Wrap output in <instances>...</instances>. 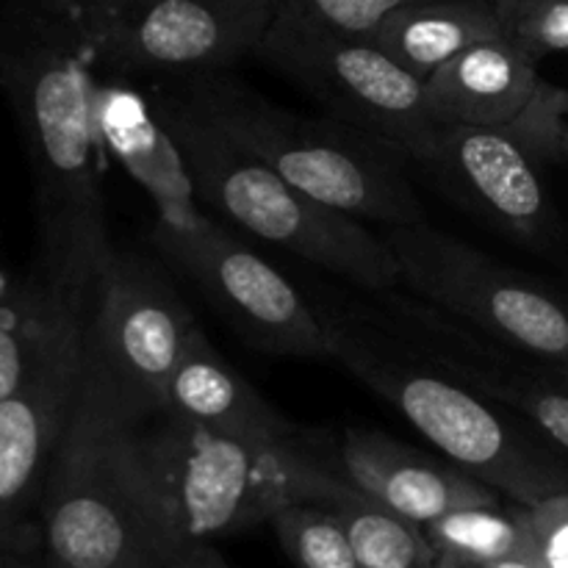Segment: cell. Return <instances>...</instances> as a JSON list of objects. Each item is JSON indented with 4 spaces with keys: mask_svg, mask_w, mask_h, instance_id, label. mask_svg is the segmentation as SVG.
<instances>
[{
    "mask_svg": "<svg viewBox=\"0 0 568 568\" xmlns=\"http://www.w3.org/2000/svg\"><path fill=\"white\" fill-rule=\"evenodd\" d=\"M92 70L72 28L0 20V92L31 172L39 277L83 300L116 258Z\"/></svg>",
    "mask_w": 568,
    "mask_h": 568,
    "instance_id": "obj_1",
    "label": "cell"
},
{
    "mask_svg": "<svg viewBox=\"0 0 568 568\" xmlns=\"http://www.w3.org/2000/svg\"><path fill=\"white\" fill-rule=\"evenodd\" d=\"M233 144L311 197L383 227L425 222L405 175L408 155L336 116L283 109L227 70L164 78Z\"/></svg>",
    "mask_w": 568,
    "mask_h": 568,
    "instance_id": "obj_2",
    "label": "cell"
},
{
    "mask_svg": "<svg viewBox=\"0 0 568 568\" xmlns=\"http://www.w3.org/2000/svg\"><path fill=\"white\" fill-rule=\"evenodd\" d=\"M150 100L181 148L197 200L261 242L277 244L308 264L353 283L361 292L403 286L383 233L292 186L255 155L216 131L164 78Z\"/></svg>",
    "mask_w": 568,
    "mask_h": 568,
    "instance_id": "obj_3",
    "label": "cell"
},
{
    "mask_svg": "<svg viewBox=\"0 0 568 568\" xmlns=\"http://www.w3.org/2000/svg\"><path fill=\"white\" fill-rule=\"evenodd\" d=\"M320 311V308H316ZM327 358L405 416L438 453L525 508L568 494V455L525 416L322 314Z\"/></svg>",
    "mask_w": 568,
    "mask_h": 568,
    "instance_id": "obj_4",
    "label": "cell"
},
{
    "mask_svg": "<svg viewBox=\"0 0 568 568\" xmlns=\"http://www.w3.org/2000/svg\"><path fill=\"white\" fill-rule=\"evenodd\" d=\"M142 469L186 547L270 525L292 503H308L327 460L314 442H255L161 416L133 430Z\"/></svg>",
    "mask_w": 568,
    "mask_h": 568,
    "instance_id": "obj_5",
    "label": "cell"
},
{
    "mask_svg": "<svg viewBox=\"0 0 568 568\" xmlns=\"http://www.w3.org/2000/svg\"><path fill=\"white\" fill-rule=\"evenodd\" d=\"M39 552L61 568H178V538L133 433L67 422L37 514Z\"/></svg>",
    "mask_w": 568,
    "mask_h": 568,
    "instance_id": "obj_6",
    "label": "cell"
},
{
    "mask_svg": "<svg viewBox=\"0 0 568 568\" xmlns=\"http://www.w3.org/2000/svg\"><path fill=\"white\" fill-rule=\"evenodd\" d=\"M194 327L186 300L159 264L116 253L89 300L70 422L133 433L161 419L166 386Z\"/></svg>",
    "mask_w": 568,
    "mask_h": 568,
    "instance_id": "obj_7",
    "label": "cell"
},
{
    "mask_svg": "<svg viewBox=\"0 0 568 568\" xmlns=\"http://www.w3.org/2000/svg\"><path fill=\"white\" fill-rule=\"evenodd\" d=\"M399 283L486 336L568 369V294L433 225L383 227Z\"/></svg>",
    "mask_w": 568,
    "mask_h": 568,
    "instance_id": "obj_8",
    "label": "cell"
},
{
    "mask_svg": "<svg viewBox=\"0 0 568 568\" xmlns=\"http://www.w3.org/2000/svg\"><path fill=\"white\" fill-rule=\"evenodd\" d=\"M255 59L297 83L327 116L381 136L414 164L430 155L438 125L427 111L425 81L383 53L372 37L275 14Z\"/></svg>",
    "mask_w": 568,
    "mask_h": 568,
    "instance_id": "obj_9",
    "label": "cell"
},
{
    "mask_svg": "<svg viewBox=\"0 0 568 568\" xmlns=\"http://www.w3.org/2000/svg\"><path fill=\"white\" fill-rule=\"evenodd\" d=\"M277 0H92L78 42L111 75H192L255 55Z\"/></svg>",
    "mask_w": 568,
    "mask_h": 568,
    "instance_id": "obj_10",
    "label": "cell"
},
{
    "mask_svg": "<svg viewBox=\"0 0 568 568\" xmlns=\"http://www.w3.org/2000/svg\"><path fill=\"white\" fill-rule=\"evenodd\" d=\"M150 244L255 349L288 358H327V327L316 305L216 220L205 214L189 225L155 220Z\"/></svg>",
    "mask_w": 568,
    "mask_h": 568,
    "instance_id": "obj_11",
    "label": "cell"
},
{
    "mask_svg": "<svg viewBox=\"0 0 568 568\" xmlns=\"http://www.w3.org/2000/svg\"><path fill=\"white\" fill-rule=\"evenodd\" d=\"M87 314L89 300L67 303L26 381L0 399V564L39 547V503L75 403Z\"/></svg>",
    "mask_w": 568,
    "mask_h": 568,
    "instance_id": "obj_12",
    "label": "cell"
},
{
    "mask_svg": "<svg viewBox=\"0 0 568 568\" xmlns=\"http://www.w3.org/2000/svg\"><path fill=\"white\" fill-rule=\"evenodd\" d=\"M536 155L510 128H438L422 170L453 203L521 247L547 250L558 214L538 175Z\"/></svg>",
    "mask_w": 568,
    "mask_h": 568,
    "instance_id": "obj_13",
    "label": "cell"
},
{
    "mask_svg": "<svg viewBox=\"0 0 568 568\" xmlns=\"http://www.w3.org/2000/svg\"><path fill=\"white\" fill-rule=\"evenodd\" d=\"M338 469L361 491L419 527L453 510L505 503L503 494L453 460L419 453L381 430L344 433Z\"/></svg>",
    "mask_w": 568,
    "mask_h": 568,
    "instance_id": "obj_14",
    "label": "cell"
},
{
    "mask_svg": "<svg viewBox=\"0 0 568 568\" xmlns=\"http://www.w3.org/2000/svg\"><path fill=\"white\" fill-rule=\"evenodd\" d=\"M94 100L105 153L148 194L155 220L172 225L197 220L203 211L192 175L153 100L116 75L111 81H98Z\"/></svg>",
    "mask_w": 568,
    "mask_h": 568,
    "instance_id": "obj_15",
    "label": "cell"
},
{
    "mask_svg": "<svg viewBox=\"0 0 568 568\" xmlns=\"http://www.w3.org/2000/svg\"><path fill=\"white\" fill-rule=\"evenodd\" d=\"M538 59L508 37L477 42L425 81L427 111L438 128H510L544 92Z\"/></svg>",
    "mask_w": 568,
    "mask_h": 568,
    "instance_id": "obj_16",
    "label": "cell"
},
{
    "mask_svg": "<svg viewBox=\"0 0 568 568\" xmlns=\"http://www.w3.org/2000/svg\"><path fill=\"white\" fill-rule=\"evenodd\" d=\"M161 416L255 442L288 444L308 438V433L294 427L281 410L266 403L264 394L250 386L247 377L231 366L200 325L189 336L186 349L172 372Z\"/></svg>",
    "mask_w": 568,
    "mask_h": 568,
    "instance_id": "obj_17",
    "label": "cell"
},
{
    "mask_svg": "<svg viewBox=\"0 0 568 568\" xmlns=\"http://www.w3.org/2000/svg\"><path fill=\"white\" fill-rule=\"evenodd\" d=\"M369 37L410 75L427 81L466 48L505 31L494 0H416L388 14Z\"/></svg>",
    "mask_w": 568,
    "mask_h": 568,
    "instance_id": "obj_18",
    "label": "cell"
},
{
    "mask_svg": "<svg viewBox=\"0 0 568 568\" xmlns=\"http://www.w3.org/2000/svg\"><path fill=\"white\" fill-rule=\"evenodd\" d=\"M308 503L325 505L342 521L361 568H433L436 549L425 527L403 519L342 475V469L320 471Z\"/></svg>",
    "mask_w": 568,
    "mask_h": 568,
    "instance_id": "obj_19",
    "label": "cell"
},
{
    "mask_svg": "<svg viewBox=\"0 0 568 568\" xmlns=\"http://www.w3.org/2000/svg\"><path fill=\"white\" fill-rule=\"evenodd\" d=\"M425 536L436 558H447L466 568H488L503 560L532 558L527 508L519 503L475 505L444 514L425 525Z\"/></svg>",
    "mask_w": 568,
    "mask_h": 568,
    "instance_id": "obj_20",
    "label": "cell"
},
{
    "mask_svg": "<svg viewBox=\"0 0 568 568\" xmlns=\"http://www.w3.org/2000/svg\"><path fill=\"white\" fill-rule=\"evenodd\" d=\"M72 300L83 297L61 292L37 277L0 305V399L9 397L26 381L33 361L42 353L50 327Z\"/></svg>",
    "mask_w": 568,
    "mask_h": 568,
    "instance_id": "obj_21",
    "label": "cell"
},
{
    "mask_svg": "<svg viewBox=\"0 0 568 568\" xmlns=\"http://www.w3.org/2000/svg\"><path fill=\"white\" fill-rule=\"evenodd\" d=\"M283 552L297 568H361L342 521L316 503H292L270 519Z\"/></svg>",
    "mask_w": 568,
    "mask_h": 568,
    "instance_id": "obj_22",
    "label": "cell"
},
{
    "mask_svg": "<svg viewBox=\"0 0 568 568\" xmlns=\"http://www.w3.org/2000/svg\"><path fill=\"white\" fill-rule=\"evenodd\" d=\"M510 394L508 410L525 416L538 433L568 455V369L538 358Z\"/></svg>",
    "mask_w": 568,
    "mask_h": 568,
    "instance_id": "obj_23",
    "label": "cell"
},
{
    "mask_svg": "<svg viewBox=\"0 0 568 568\" xmlns=\"http://www.w3.org/2000/svg\"><path fill=\"white\" fill-rule=\"evenodd\" d=\"M505 37L532 59L568 53V0H494Z\"/></svg>",
    "mask_w": 568,
    "mask_h": 568,
    "instance_id": "obj_24",
    "label": "cell"
},
{
    "mask_svg": "<svg viewBox=\"0 0 568 568\" xmlns=\"http://www.w3.org/2000/svg\"><path fill=\"white\" fill-rule=\"evenodd\" d=\"M416 0H277V14L297 17L311 26L369 37L388 14Z\"/></svg>",
    "mask_w": 568,
    "mask_h": 568,
    "instance_id": "obj_25",
    "label": "cell"
},
{
    "mask_svg": "<svg viewBox=\"0 0 568 568\" xmlns=\"http://www.w3.org/2000/svg\"><path fill=\"white\" fill-rule=\"evenodd\" d=\"M532 560L541 568H568V494L541 499L527 508Z\"/></svg>",
    "mask_w": 568,
    "mask_h": 568,
    "instance_id": "obj_26",
    "label": "cell"
},
{
    "mask_svg": "<svg viewBox=\"0 0 568 568\" xmlns=\"http://www.w3.org/2000/svg\"><path fill=\"white\" fill-rule=\"evenodd\" d=\"M92 0H0V20L59 26L78 31L83 11Z\"/></svg>",
    "mask_w": 568,
    "mask_h": 568,
    "instance_id": "obj_27",
    "label": "cell"
},
{
    "mask_svg": "<svg viewBox=\"0 0 568 568\" xmlns=\"http://www.w3.org/2000/svg\"><path fill=\"white\" fill-rule=\"evenodd\" d=\"M178 568H231L214 544H192Z\"/></svg>",
    "mask_w": 568,
    "mask_h": 568,
    "instance_id": "obj_28",
    "label": "cell"
},
{
    "mask_svg": "<svg viewBox=\"0 0 568 568\" xmlns=\"http://www.w3.org/2000/svg\"><path fill=\"white\" fill-rule=\"evenodd\" d=\"M0 568H61V566L53 564L48 555L28 549V552H20V555H11V558H6L3 564H0Z\"/></svg>",
    "mask_w": 568,
    "mask_h": 568,
    "instance_id": "obj_29",
    "label": "cell"
},
{
    "mask_svg": "<svg viewBox=\"0 0 568 568\" xmlns=\"http://www.w3.org/2000/svg\"><path fill=\"white\" fill-rule=\"evenodd\" d=\"M488 568H541L532 558H514V560H503L497 566H488Z\"/></svg>",
    "mask_w": 568,
    "mask_h": 568,
    "instance_id": "obj_30",
    "label": "cell"
},
{
    "mask_svg": "<svg viewBox=\"0 0 568 568\" xmlns=\"http://www.w3.org/2000/svg\"><path fill=\"white\" fill-rule=\"evenodd\" d=\"M558 159H566V161H568V116H566L564 128H560V139H558Z\"/></svg>",
    "mask_w": 568,
    "mask_h": 568,
    "instance_id": "obj_31",
    "label": "cell"
},
{
    "mask_svg": "<svg viewBox=\"0 0 568 568\" xmlns=\"http://www.w3.org/2000/svg\"><path fill=\"white\" fill-rule=\"evenodd\" d=\"M433 568H466V566L453 564V560H447V558H436V566H433Z\"/></svg>",
    "mask_w": 568,
    "mask_h": 568,
    "instance_id": "obj_32",
    "label": "cell"
}]
</instances>
